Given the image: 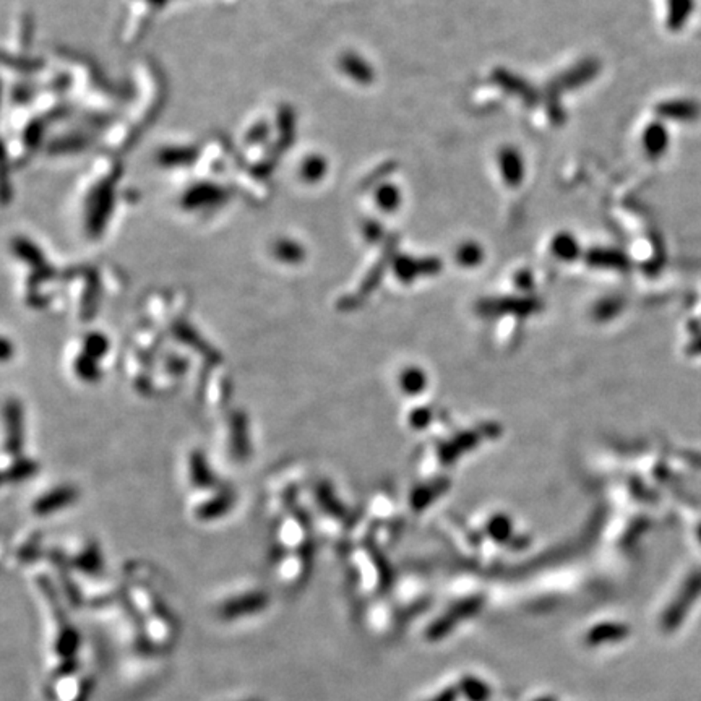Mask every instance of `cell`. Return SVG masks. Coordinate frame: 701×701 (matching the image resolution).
<instances>
[{"label": "cell", "instance_id": "8", "mask_svg": "<svg viewBox=\"0 0 701 701\" xmlns=\"http://www.w3.org/2000/svg\"><path fill=\"white\" fill-rule=\"evenodd\" d=\"M538 701H554V700H550V698H545V700H538Z\"/></svg>", "mask_w": 701, "mask_h": 701}, {"label": "cell", "instance_id": "5", "mask_svg": "<svg viewBox=\"0 0 701 701\" xmlns=\"http://www.w3.org/2000/svg\"><path fill=\"white\" fill-rule=\"evenodd\" d=\"M500 166L502 173L510 184H518L523 175V163L520 154L515 149H504L500 154Z\"/></svg>", "mask_w": 701, "mask_h": 701}, {"label": "cell", "instance_id": "2", "mask_svg": "<svg viewBox=\"0 0 701 701\" xmlns=\"http://www.w3.org/2000/svg\"><path fill=\"white\" fill-rule=\"evenodd\" d=\"M77 490L70 485L57 487V489L47 492V494L37 497L33 504V511L36 515H51L58 510H63L67 505H72L77 500Z\"/></svg>", "mask_w": 701, "mask_h": 701}, {"label": "cell", "instance_id": "1", "mask_svg": "<svg viewBox=\"0 0 701 701\" xmlns=\"http://www.w3.org/2000/svg\"><path fill=\"white\" fill-rule=\"evenodd\" d=\"M265 604H266V596L263 593L249 591L229 597L224 602L219 604L218 614L219 617L224 619H239V617H245V615L260 612L261 609L265 607Z\"/></svg>", "mask_w": 701, "mask_h": 701}, {"label": "cell", "instance_id": "6", "mask_svg": "<svg viewBox=\"0 0 701 701\" xmlns=\"http://www.w3.org/2000/svg\"><path fill=\"white\" fill-rule=\"evenodd\" d=\"M380 205H382L385 210H395L399 203V194L395 187H385V189L380 192L378 197Z\"/></svg>", "mask_w": 701, "mask_h": 701}, {"label": "cell", "instance_id": "4", "mask_svg": "<svg viewBox=\"0 0 701 701\" xmlns=\"http://www.w3.org/2000/svg\"><path fill=\"white\" fill-rule=\"evenodd\" d=\"M459 693H463L468 701H489L492 697V690L483 678L474 676H466L459 682Z\"/></svg>", "mask_w": 701, "mask_h": 701}, {"label": "cell", "instance_id": "7", "mask_svg": "<svg viewBox=\"0 0 701 701\" xmlns=\"http://www.w3.org/2000/svg\"><path fill=\"white\" fill-rule=\"evenodd\" d=\"M459 697L458 687H447L442 692H438L435 697H432L429 701H457Z\"/></svg>", "mask_w": 701, "mask_h": 701}, {"label": "cell", "instance_id": "9", "mask_svg": "<svg viewBox=\"0 0 701 701\" xmlns=\"http://www.w3.org/2000/svg\"><path fill=\"white\" fill-rule=\"evenodd\" d=\"M239 701H260V700H239Z\"/></svg>", "mask_w": 701, "mask_h": 701}, {"label": "cell", "instance_id": "3", "mask_svg": "<svg viewBox=\"0 0 701 701\" xmlns=\"http://www.w3.org/2000/svg\"><path fill=\"white\" fill-rule=\"evenodd\" d=\"M628 628L619 624H602L596 625L586 636V643L590 646H599L604 643H615L627 638Z\"/></svg>", "mask_w": 701, "mask_h": 701}]
</instances>
